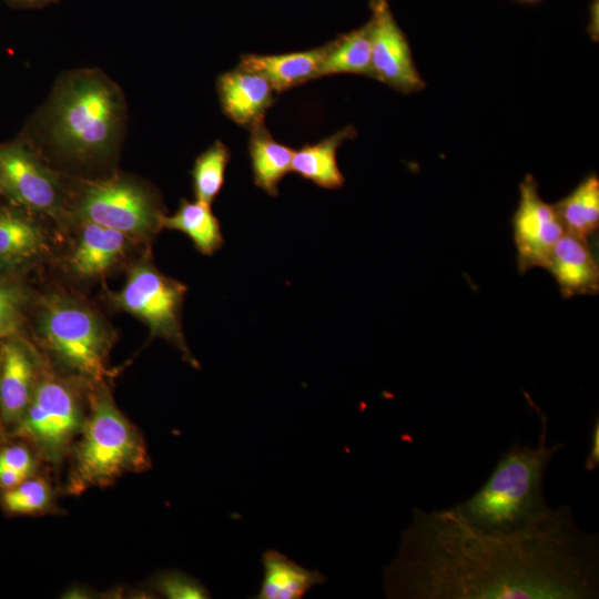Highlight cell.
<instances>
[{"label":"cell","mask_w":599,"mask_h":599,"mask_svg":"<svg viewBox=\"0 0 599 599\" xmlns=\"http://www.w3.org/2000/svg\"><path fill=\"white\" fill-rule=\"evenodd\" d=\"M383 576L390 599H596L599 535L581 530L569 505L515 532L414 508Z\"/></svg>","instance_id":"cell-1"},{"label":"cell","mask_w":599,"mask_h":599,"mask_svg":"<svg viewBox=\"0 0 599 599\" xmlns=\"http://www.w3.org/2000/svg\"><path fill=\"white\" fill-rule=\"evenodd\" d=\"M536 446L514 443L498 458L481 487L450 509L466 524L489 532H515L547 517L551 507L544 495V479L562 443L547 445L548 424L540 417Z\"/></svg>","instance_id":"cell-2"},{"label":"cell","mask_w":599,"mask_h":599,"mask_svg":"<svg viewBox=\"0 0 599 599\" xmlns=\"http://www.w3.org/2000/svg\"><path fill=\"white\" fill-rule=\"evenodd\" d=\"M91 387L85 422L71 449L67 484L70 495L108 486L126 473L148 469L151 464L143 437L120 412L104 383Z\"/></svg>","instance_id":"cell-3"},{"label":"cell","mask_w":599,"mask_h":599,"mask_svg":"<svg viewBox=\"0 0 599 599\" xmlns=\"http://www.w3.org/2000/svg\"><path fill=\"white\" fill-rule=\"evenodd\" d=\"M121 120L122 100L118 89L100 74L78 73L55 94L52 139L74 158L102 156L114 146Z\"/></svg>","instance_id":"cell-4"},{"label":"cell","mask_w":599,"mask_h":599,"mask_svg":"<svg viewBox=\"0 0 599 599\" xmlns=\"http://www.w3.org/2000/svg\"><path fill=\"white\" fill-rule=\"evenodd\" d=\"M38 331L52 356L75 378L93 386L110 376L109 329L82 302L48 296L38 313Z\"/></svg>","instance_id":"cell-5"},{"label":"cell","mask_w":599,"mask_h":599,"mask_svg":"<svg viewBox=\"0 0 599 599\" xmlns=\"http://www.w3.org/2000/svg\"><path fill=\"white\" fill-rule=\"evenodd\" d=\"M84 403L68 380L52 374L39 378L14 434L29 440L40 457L58 465L71 451L85 422Z\"/></svg>","instance_id":"cell-6"},{"label":"cell","mask_w":599,"mask_h":599,"mask_svg":"<svg viewBox=\"0 0 599 599\" xmlns=\"http://www.w3.org/2000/svg\"><path fill=\"white\" fill-rule=\"evenodd\" d=\"M186 286L175 281L149 262L133 266L122 288L112 294L119 308L140 318L153 337H161L174 345L183 358L199 368L182 331V307Z\"/></svg>","instance_id":"cell-7"},{"label":"cell","mask_w":599,"mask_h":599,"mask_svg":"<svg viewBox=\"0 0 599 599\" xmlns=\"http://www.w3.org/2000/svg\"><path fill=\"white\" fill-rule=\"evenodd\" d=\"M78 214L92 222L130 236L144 237L161 229L158 203L141 185L125 179L93 183L85 189Z\"/></svg>","instance_id":"cell-8"},{"label":"cell","mask_w":599,"mask_h":599,"mask_svg":"<svg viewBox=\"0 0 599 599\" xmlns=\"http://www.w3.org/2000/svg\"><path fill=\"white\" fill-rule=\"evenodd\" d=\"M370 19L372 79L403 94L425 89L413 59L408 39L398 26L388 0H368Z\"/></svg>","instance_id":"cell-9"},{"label":"cell","mask_w":599,"mask_h":599,"mask_svg":"<svg viewBox=\"0 0 599 599\" xmlns=\"http://www.w3.org/2000/svg\"><path fill=\"white\" fill-rule=\"evenodd\" d=\"M516 262L520 274L546 268L551 252L566 233L554 204L542 200L534 175L519 184V202L511 219Z\"/></svg>","instance_id":"cell-10"},{"label":"cell","mask_w":599,"mask_h":599,"mask_svg":"<svg viewBox=\"0 0 599 599\" xmlns=\"http://www.w3.org/2000/svg\"><path fill=\"white\" fill-rule=\"evenodd\" d=\"M0 191L16 205L54 214L62 192L57 176L22 142L0 143Z\"/></svg>","instance_id":"cell-11"},{"label":"cell","mask_w":599,"mask_h":599,"mask_svg":"<svg viewBox=\"0 0 599 599\" xmlns=\"http://www.w3.org/2000/svg\"><path fill=\"white\" fill-rule=\"evenodd\" d=\"M37 361L20 341L0 346V418L16 425L28 408L39 382Z\"/></svg>","instance_id":"cell-12"},{"label":"cell","mask_w":599,"mask_h":599,"mask_svg":"<svg viewBox=\"0 0 599 599\" xmlns=\"http://www.w3.org/2000/svg\"><path fill=\"white\" fill-rule=\"evenodd\" d=\"M217 92L223 112L238 125L251 129L264 122L274 104V89L256 72L237 67L221 74Z\"/></svg>","instance_id":"cell-13"},{"label":"cell","mask_w":599,"mask_h":599,"mask_svg":"<svg viewBox=\"0 0 599 599\" xmlns=\"http://www.w3.org/2000/svg\"><path fill=\"white\" fill-rule=\"evenodd\" d=\"M564 298L597 295L599 266L588 240L565 233L555 245L546 265Z\"/></svg>","instance_id":"cell-14"},{"label":"cell","mask_w":599,"mask_h":599,"mask_svg":"<svg viewBox=\"0 0 599 599\" xmlns=\"http://www.w3.org/2000/svg\"><path fill=\"white\" fill-rule=\"evenodd\" d=\"M328 43L306 51L281 54H243L238 67L264 77L281 93L318 78Z\"/></svg>","instance_id":"cell-15"},{"label":"cell","mask_w":599,"mask_h":599,"mask_svg":"<svg viewBox=\"0 0 599 599\" xmlns=\"http://www.w3.org/2000/svg\"><path fill=\"white\" fill-rule=\"evenodd\" d=\"M128 236L119 231L85 222L69 257L75 275L91 278L108 272L124 254Z\"/></svg>","instance_id":"cell-16"},{"label":"cell","mask_w":599,"mask_h":599,"mask_svg":"<svg viewBox=\"0 0 599 599\" xmlns=\"http://www.w3.org/2000/svg\"><path fill=\"white\" fill-rule=\"evenodd\" d=\"M356 135L355 128L347 125L317 143L294 150L291 171L322 189H341L345 177L338 167L336 153L345 141Z\"/></svg>","instance_id":"cell-17"},{"label":"cell","mask_w":599,"mask_h":599,"mask_svg":"<svg viewBox=\"0 0 599 599\" xmlns=\"http://www.w3.org/2000/svg\"><path fill=\"white\" fill-rule=\"evenodd\" d=\"M263 578L256 599H301L326 581L318 570H309L284 554L268 549L262 556Z\"/></svg>","instance_id":"cell-18"},{"label":"cell","mask_w":599,"mask_h":599,"mask_svg":"<svg viewBox=\"0 0 599 599\" xmlns=\"http://www.w3.org/2000/svg\"><path fill=\"white\" fill-rule=\"evenodd\" d=\"M250 131L248 152L254 184L270 196H276L280 182L291 172L294 150L276 141L264 122Z\"/></svg>","instance_id":"cell-19"},{"label":"cell","mask_w":599,"mask_h":599,"mask_svg":"<svg viewBox=\"0 0 599 599\" xmlns=\"http://www.w3.org/2000/svg\"><path fill=\"white\" fill-rule=\"evenodd\" d=\"M161 229L184 233L203 255H213L224 244L221 224L211 205L200 201L182 200L173 215L162 216Z\"/></svg>","instance_id":"cell-20"},{"label":"cell","mask_w":599,"mask_h":599,"mask_svg":"<svg viewBox=\"0 0 599 599\" xmlns=\"http://www.w3.org/2000/svg\"><path fill=\"white\" fill-rule=\"evenodd\" d=\"M566 233L588 240L599 229V177L592 172L554 204Z\"/></svg>","instance_id":"cell-21"},{"label":"cell","mask_w":599,"mask_h":599,"mask_svg":"<svg viewBox=\"0 0 599 599\" xmlns=\"http://www.w3.org/2000/svg\"><path fill=\"white\" fill-rule=\"evenodd\" d=\"M43 247L44 235L35 222L19 210L0 209V267L28 261Z\"/></svg>","instance_id":"cell-22"},{"label":"cell","mask_w":599,"mask_h":599,"mask_svg":"<svg viewBox=\"0 0 599 599\" xmlns=\"http://www.w3.org/2000/svg\"><path fill=\"white\" fill-rule=\"evenodd\" d=\"M328 50L318 78L334 74H358L372 78V47L369 24L339 34L327 42Z\"/></svg>","instance_id":"cell-23"},{"label":"cell","mask_w":599,"mask_h":599,"mask_svg":"<svg viewBox=\"0 0 599 599\" xmlns=\"http://www.w3.org/2000/svg\"><path fill=\"white\" fill-rule=\"evenodd\" d=\"M230 158V150L221 141H215L196 158L192 169L196 201L207 205L213 203L223 187Z\"/></svg>","instance_id":"cell-24"},{"label":"cell","mask_w":599,"mask_h":599,"mask_svg":"<svg viewBox=\"0 0 599 599\" xmlns=\"http://www.w3.org/2000/svg\"><path fill=\"white\" fill-rule=\"evenodd\" d=\"M52 497L51 486L45 479L29 476L16 487L6 489L1 499L9 512L30 515L47 510Z\"/></svg>","instance_id":"cell-25"},{"label":"cell","mask_w":599,"mask_h":599,"mask_svg":"<svg viewBox=\"0 0 599 599\" xmlns=\"http://www.w3.org/2000/svg\"><path fill=\"white\" fill-rule=\"evenodd\" d=\"M154 589L169 599H206L209 590L196 579L180 571H162L154 578Z\"/></svg>","instance_id":"cell-26"},{"label":"cell","mask_w":599,"mask_h":599,"mask_svg":"<svg viewBox=\"0 0 599 599\" xmlns=\"http://www.w3.org/2000/svg\"><path fill=\"white\" fill-rule=\"evenodd\" d=\"M23 302L21 288L0 281V337H8L17 332Z\"/></svg>","instance_id":"cell-27"},{"label":"cell","mask_w":599,"mask_h":599,"mask_svg":"<svg viewBox=\"0 0 599 599\" xmlns=\"http://www.w3.org/2000/svg\"><path fill=\"white\" fill-rule=\"evenodd\" d=\"M35 461L30 449L23 445H11L0 450V467L10 468L31 476Z\"/></svg>","instance_id":"cell-28"},{"label":"cell","mask_w":599,"mask_h":599,"mask_svg":"<svg viewBox=\"0 0 599 599\" xmlns=\"http://www.w3.org/2000/svg\"><path fill=\"white\" fill-rule=\"evenodd\" d=\"M599 465V420H596L592 424L590 433V447L589 453L585 459V469L588 471L596 470Z\"/></svg>","instance_id":"cell-29"},{"label":"cell","mask_w":599,"mask_h":599,"mask_svg":"<svg viewBox=\"0 0 599 599\" xmlns=\"http://www.w3.org/2000/svg\"><path fill=\"white\" fill-rule=\"evenodd\" d=\"M28 477L20 471L0 467V488L4 490L13 488Z\"/></svg>","instance_id":"cell-30"},{"label":"cell","mask_w":599,"mask_h":599,"mask_svg":"<svg viewBox=\"0 0 599 599\" xmlns=\"http://www.w3.org/2000/svg\"><path fill=\"white\" fill-rule=\"evenodd\" d=\"M14 8H39L57 0H6Z\"/></svg>","instance_id":"cell-31"},{"label":"cell","mask_w":599,"mask_h":599,"mask_svg":"<svg viewBox=\"0 0 599 599\" xmlns=\"http://www.w3.org/2000/svg\"><path fill=\"white\" fill-rule=\"evenodd\" d=\"M518 2H521V3H527V4H534V3H538L542 0H516Z\"/></svg>","instance_id":"cell-32"},{"label":"cell","mask_w":599,"mask_h":599,"mask_svg":"<svg viewBox=\"0 0 599 599\" xmlns=\"http://www.w3.org/2000/svg\"><path fill=\"white\" fill-rule=\"evenodd\" d=\"M0 193H1V191H0Z\"/></svg>","instance_id":"cell-33"}]
</instances>
